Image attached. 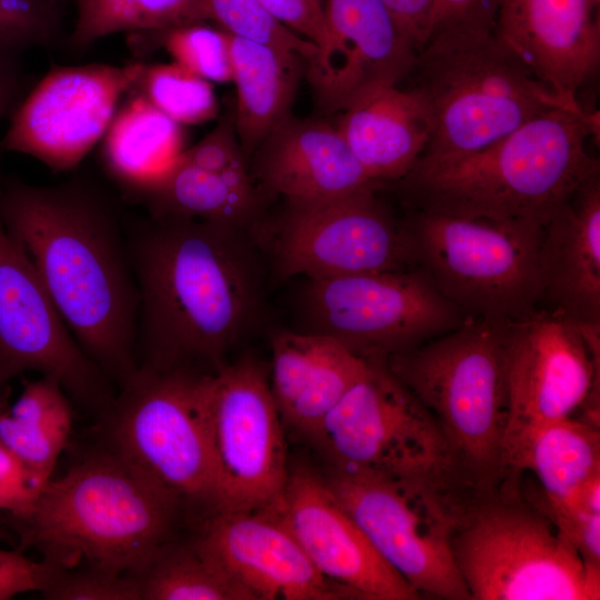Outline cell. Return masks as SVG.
I'll list each match as a JSON object with an SVG mask.
<instances>
[{"label":"cell","mask_w":600,"mask_h":600,"mask_svg":"<svg viewBox=\"0 0 600 600\" xmlns=\"http://www.w3.org/2000/svg\"><path fill=\"white\" fill-rule=\"evenodd\" d=\"M124 228L139 298L138 367L217 372L262 311L247 229L149 214Z\"/></svg>","instance_id":"6da1fadb"},{"label":"cell","mask_w":600,"mask_h":600,"mask_svg":"<svg viewBox=\"0 0 600 600\" xmlns=\"http://www.w3.org/2000/svg\"><path fill=\"white\" fill-rule=\"evenodd\" d=\"M0 213L91 361L121 387L137 370L138 288L126 228L93 184L1 179Z\"/></svg>","instance_id":"7a4b0ae2"},{"label":"cell","mask_w":600,"mask_h":600,"mask_svg":"<svg viewBox=\"0 0 600 600\" xmlns=\"http://www.w3.org/2000/svg\"><path fill=\"white\" fill-rule=\"evenodd\" d=\"M599 111L549 110L493 143L440 162H417L399 190L414 209L544 227L590 177L599 159Z\"/></svg>","instance_id":"3957f363"},{"label":"cell","mask_w":600,"mask_h":600,"mask_svg":"<svg viewBox=\"0 0 600 600\" xmlns=\"http://www.w3.org/2000/svg\"><path fill=\"white\" fill-rule=\"evenodd\" d=\"M178 498L112 450H103L50 479L32 510L13 519L22 548H38L68 568L133 574L167 541Z\"/></svg>","instance_id":"277c9868"},{"label":"cell","mask_w":600,"mask_h":600,"mask_svg":"<svg viewBox=\"0 0 600 600\" xmlns=\"http://www.w3.org/2000/svg\"><path fill=\"white\" fill-rule=\"evenodd\" d=\"M402 82L420 99L432 124L418 162L472 153L556 108H583L540 81L493 31L433 32Z\"/></svg>","instance_id":"5b68a950"},{"label":"cell","mask_w":600,"mask_h":600,"mask_svg":"<svg viewBox=\"0 0 600 600\" xmlns=\"http://www.w3.org/2000/svg\"><path fill=\"white\" fill-rule=\"evenodd\" d=\"M509 322L467 318L456 329L384 361L436 419L476 493L494 491L509 480Z\"/></svg>","instance_id":"8992f818"},{"label":"cell","mask_w":600,"mask_h":600,"mask_svg":"<svg viewBox=\"0 0 600 600\" xmlns=\"http://www.w3.org/2000/svg\"><path fill=\"white\" fill-rule=\"evenodd\" d=\"M471 600H594L600 568L587 562L516 481L466 503L452 537Z\"/></svg>","instance_id":"52a82bcc"},{"label":"cell","mask_w":600,"mask_h":600,"mask_svg":"<svg viewBox=\"0 0 600 600\" xmlns=\"http://www.w3.org/2000/svg\"><path fill=\"white\" fill-rule=\"evenodd\" d=\"M402 226L414 268L467 318L516 321L541 309L542 226L420 209Z\"/></svg>","instance_id":"ba28073f"},{"label":"cell","mask_w":600,"mask_h":600,"mask_svg":"<svg viewBox=\"0 0 600 600\" xmlns=\"http://www.w3.org/2000/svg\"><path fill=\"white\" fill-rule=\"evenodd\" d=\"M311 443L329 468L422 481L451 493H474L436 419L384 361H368Z\"/></svg>","instance_id":"9c48e42d"},{"label":"cell","mask_w":600,"mask_h":600,"mask_svg":"<svg viewBox=\"0 0 600 600\" xmlns=\"http://www.w3.org/2000/svg\"><path fill=\"white\" fill-rule=\"evenodd\" d=\"M207 377L139 367L106 409L110 450L184 503L217 510Z\"/></svg>","instance_id":"30bf717a"},{"label":"cell","mask_w":600,"mask_h":600,"mask_svg":"<svg viewBox=\"0 0 600 600\" xmlns=\"http://www.w3.org/2000/svg\"><path fill=\"white\" fill-rule=\"evenodd\" d=\"M323 477L378 554L420 597L471 600L452 552V537L471 494L334 468Z\"/></svg>","instance_id":"8fae6325"},{"label":"cell","mask_w":600,"mask_h":600,"mask_svg":"<svg viewBox=\"0 0 600 600\" xmlns=\"http://www.w3.org/2000/svg\"><path fill=\"white\" fill-rule=\"evenodd\" d=\"M299 308V330L367 361H386L467 319L418 268L306 279Z\"/></svg>","instance_id":"7c38bea8"},{"label":"cell","mask_w":600,"mask_h":600,"mask_svg":"<svg viewBox=\"0 0 600 600\" xmlns=\"http://www.w3.org/2000/svg\"><path fill=\"white\" fill-rule=\"evenodd\" d=\"M600 324L564 319L546 309L510 321L508 330L509 478L528 439L568 418L599 422Z\"/></svg>","instance_id":"4fadbf2b"},{"label":"cell","mask_w":600,"mask_h":600,"mask_svg":"<svg viewBox=\"0 0 600 600\" xmlns=\"http://www.w3.org/2000/svg\"><path fill=\"white\" fill-rule=\"evenodd\" d=\"M207 397L217 470L216 511L273 507L289 467L284 427L262 366L247 357L227 363L208 374Z\"/></svg>","instance_id":"5bb4252c"},{"label":"cell","mask_w":600,"mask_h":600,"mask_svg":"<svg viewBox=\"0 0 600 600\" xmlns=\"http://www.w3.org/2000/svg\"><path fill=\"white\" fill-rule=\"evenodd\" d=\"M376 192L286 203L269 240L277 277L309 279L414 268L403 226Z\"/></svg>","instance_id":"9a60e30c"},{"label":"cell","mask_w":600,"mask_h":600,"mask_svg":"<svg viewBox=\"0 0 600 600\" xmlns=\"http://www.w3.org/2000/svg\"><path fill=\"white\" fill-rule=\"evenodd\" d=\"M143 66L52 68L11 112L0 150L30 156L54 171L76 168L101 141Z\"/></svg>","instance_id":"2e32d148"},{"label":"cell","mask_w":600,"mask_h":600,"mask_svg":"<svg viewBox=\"0 0 600 600\" xmlns=\"http://www.w3.org/2000/svg\"><path fill=\"white\" fill-rule=\"evenodd\" d=\"M27 371L57 377L91 407L106 410L113 399L110 380L70 332L0 213V389Z\"/></svg>","instance_id":"e0dca14e"},{"label":"cell","mask_w":600,"mask_h":600,"mask_svg":"<svg viewBox=\"0 0 600 600\" xmlns=\"http://www.w3.org/2000/svg\"><path fill=\"white\" fill-rule=\"evenodd\" d=\"M264 510L291 532L324 578L348 590L356 599L421 598L378 554L322 474L307 467L289 468L279 501Z\"/></svg>","instance_id":"ac0fdd59"},{"label":"cell","mask_w":600,"mask_h":600,"mask_svg":"<svg viewBox=\"0 0 600 600\" xmlns=\"http://www.w3.org/2000/svg\"><path fill=\"white\" fill-rule=\"evenodd\" d=\"M324 38L308 60L319 107L341 112L379 84H400L417 50L381 0H326Z\"/></svg>","instance_id":"d6986e66"},{"label":"cell","mask_w":600,"mask_h":600,"mask_svg":"<svg viewBox=\"0 0 600 600\" xmlns=\"http://www.w3.org/2000/svg\"><path fill=\"white\" fill-rule=\"evenodd\" d=\"M192 543L254 600L356 599L314 568L291 532L268 510L211 512Z\"/></svg>","instance_id":"ffe728a7"},{"label":"cell","mask_w":600,"mask_h":600,"mask_svg":"<svg viewBox=\"0 0 600 600\" xmlns=\"http://www.w3.org/2000/svg\"><path fill=\"white\" fill-rule=\"evenodd\" d=\"M493 32L559 97L581 104L600 69V0H501Z\"/></svg>","instance_id":"44dd1931"},{"label":"cell","mask_w":600,"mask_h":600,"mask_svg":"<svg viewBox=\"0 0 600 600\" xmlns=\"http://www.w3.org/2000/svg\"><path fill=\"white\" fill-rule=\"evenodd\" d=\"M260 186L286 203L342 199L378 190L336 124L288 118L254 151Z\"/></svg>","instance_id":"7402d4cb"},{"label":"cell","mask_w":600,"mask_h":600,"mask_svg":"<svg viewBox=\"0 0 600 600\" xmlns=\"http://www.w3.org/2000/svg\"><path fill=\"white\" fill-rule=\"evenodd\" d=\"M538 270L546 310L600 324V172L544 224Z\"/></svg>","instance_id":"603a6c76"},{"label":"cell","mask_w":600,"mask_h":600,"mask_svg":"<svg viewBox=\"0 0 600 600\" xmlns=\"http://www.w3.org/2000/svg\"><path fill=\"white\" fill-rule=\"evenodd\" d=\"M271 354L269 381L282 424L309 442L368 367L337 340L299 329L274 332Z\"/></svg>","instance_id":"cb8c5ba5"},{"label":"cell","mask_w":600,"mask_h":600,"mask_svg":"<svg viewBox=\"0 0 600 600\" xmlns=\"http://www.w3.org/2000/svg\"><path fill=\"white\" fill-rule=\"evenodd\" d=\"M340 113L337 128L367 176L381 184L409 173L431 138L424 106L399 84L369 88Z\"/></svg>","instance_id":"d4e9b609"},{"label":"cell","mask_w":600,"mask_h":600,"mask_svg":"<svg viewBox=\"0 0 600 600\" xmlns=\"http://www.w3.org/2000/svg\"><path fill=\"white\" fill-rule=\"evenodd\" d=\"M152 217H176L248 229L259 194L252 176L199 168L179 156L156 178L127 193Z\"/></svg>","instance_id":"484cf974"},{"label":"cell","mask_w":600,"mask_h":600,"mask_svg":"<svg viewBox=\"0 0 600 600\" xmlns=\"http://www.w3.org/2000/svg\"><path fill=\"white\" fill-rule=\"evenodd\" d=\"M229 36L231 82L237 93L233 116L243 154L251 156L262 141L290 118L299 57L267 44ZM301 59V58H300Z\"/></svg>","instance_id":"4316f807"},{"label":"cell","mask_w":600,"mask_h":600,"mask_svg":"<svg viewBox=\"0 0 600 600\" xmlns=\"http://www.w3.org/2000/svg\"><path fill=\"white\" fill-rule=\"evenodd\" d=\"M531 471L540 484L537 500L561 507L580 499L600 477L599 423L583 417L563 419L538 429L517 457L511 478Z\"/></svg>","instance_id":"83f0119b"},{"label":"cell","mask_w":600,"mask_h":600,"mask_svg":"<svg viewBox=\"0 0 600 600\" xmlns=\"http://www.w3.org/2000/svg\"><path fill=\"white\" fill-rule=\"evenodd\" d=\"M129 92L100 141L103 167L126 194L156 178L184 149L181 124Z\"/></svg>","instance_id":"f1b7e54d"},{"label":"cell","mask_w":600,"mask_h":600,"mask_svg":"<svg viewBox=\"0 0 600 600\" xmlns=\"http://www.w3.org/2000/svg\"><path fill=\"white\" fill-rule=\"evenodd\" d=\"M71 428V404L54 376L27 381L11 408L0 411V443L46 483Z\"/></svg>","instance_id":"f546056e"},{"label":"cell","mask_w":600,"mask_h":600,"mask_svg":"<svg viewBox=\"0 0 600 600\" xmlns=\"http://www.w3.org/2000/svg\"><path fill=\"white\" fill-rule=\"evenodd\" d=\"M131 576L139 583L141 600H254L192 542L167 541Z\"/></svg>","instance_id":"4dcf8cb0"},{"label":"cell","mask_w":600,"mask_h":600,"mask_svg":"<svg viewBox=\"0 0 600 600\" xmlns=\"http://www.w3.org/2000/svg\"><path fill=\"white\" fill-rule=\"evenodd\" d=\"M69 48L87 49L118 32H161L208 21L204 0H74Z\"/></svg>","instance_id":"1f68e13d"},{"label":"cell","mask_w":600,"mask_h":600,"mask_svg":"<svg viewBox=\"0 0 600 600\" xmlns=\"http://www.w3.org/2000/svg\"><path fill=\"white\" fill-rule=\"evenodd\" d=\"M130 91L181 126L204 123L219 110L212 83L174 62L144 63Z\"/></svg>","instance_id":"d6a6232c"},{"label":"cell","mask_w":600,"mask_h":600,"mask_svg":"<svg viewBox=\"0 0 600 600\" xmlns=\"http://www.w3.org/2000/svg\"><path fill=\"white\" fill-rule=\"evenodd\" d=\"M208 20L230 36L267 44L306 61L318 47L278 21L258 0H204Z\"/></svg>","instance_id":"836d02e7"},{"label":"cell","mask_w":600,"mask_h":600,"mask_svg":"<svg viewBox=\"0 0 600 600\" xmlns=\"http://www.w3.org/2000/svg\"><path fill=\"white\" fill-rule=\"evenodd\" d=\"M173 62L211 82H231L229 36L204 22L159 32Z\"/></svg>","instance_id":"e575fe53"},{"label":"cell","mask_w":600,"mask_h":600,"mask_svg":"<svg viewBox=\"0 0 600 600\" xmlns=\"http://www.w3.org/2000/svg\"><path fill=\"white\" fill-rule=\"evenodd\" d=\"M61 0H0V54L51 47L61 33Z\"/></svg>","instance_id":"d590c367"},{"label":"cell","mask_w":600,"mask_h":600,"mask_svg":"<svg viewBox=\"0 0 600 600\" xmlns=\"http://www.w3.org/2000/svg\"><path fill=\"white\" fill-rule=\"evenodd\" d=\"M49 600H141L140 587L131 574L91 568H63L41 592Z\"/></svg>","instance_id":"8d00e7d4"},{"label":"cell","mask_w":600,"mask_h":600,"mask_svg":"<svg viewBox=\"0 0 600 600\" xmlns=\"http://www.w3.org/2000/svg\"><path fill=\"white\" fill-rule=\"evenodd\" d=\"M537 506L587 562L600 568V478L593 480L581 498L570 504L543 507L537 503Z\"/></svg>","instance_id":"74e56055"},{"label":"cell","mask_w":600,"mask_h":600,"mask_svg":"<svg viewBox=\"0 0 600 600\" xmlns=\"http://www.w3.org/2000/svg\"><path fill=\"white\" fill-rule=\"evenodd\" d=\"M179 157L207 170L251 176L236 133L233 117L222 118L211 132L196 144L184 148Z\"/></svg>","instance_id":"f35d334b"},{"label":"cell","mask_w":600,"mask_h":600,"mask_svg":"<svg viewBox=\"0 0 600 600\" xmlns=\"http://www.w3.org/2000/svg\"><path fill=\"white\" fill-rule=\"evenodd\" d=\"M46 484L0 443V510L7 511L12 519L26 517L34 507Z\"/></svg>","instance_id":"ab89813d"},{"label":"cell","mask_w":600,"mask_h":600,"mask_svg":"<svg viewBox=\"0 0 600 600\" xmlns=\"http://www.w3.org/2000/svg\"><path fill=\"white\" fill-rule=\"evenodd\" d=\"M63 568L68 567L50 557L34 561L20 551L0 549V600L42 592Z\"/></svg>","instance_id":"60d3db41"},{"label":"cell","mask_w":600,"mask_h":600,"mask_svg":"<svg viewBox=\"0 0 600 600\" xmlns=\"http://www.w3.org/2000/svg\"><path fill=\"white\" fill-rule=\"evenodd\" d=\"M500 3L501 0H437L429 37L449 28L493 31Z\"/></svg>","instance_id":"b9f144b4"},{"label":"cell","mask_w":600,"mask_h":600,"mask_svg":"<svg viewBox=\"0 0 600 600\" xmlns=\"http://www.w3.org/2000/svg\"><path fill=\"white\" fill-rule=\"evenodd\" d=\"M283 26L318 48L324 38L323 7L314 0H258Z\"/></svg>","instance_id":"7bdbcfd3"},{"label":"cell","mask_w":600,"mask_h":600,"mask_svg":"<svg viewBox=\"0 0 600 600\" xmlns=\"http://www.w3.org/2000/svg\"><path fill=\"white\" fill-rule=\"evenodd\" d=\"M417 52L427 42L437 0H381Z\"/></svg>","instance_id":"ee69618b"},{"label":"cell","mask_w":600,"mask_h":600,"mask_svg":"<svg viewBox=\"0 0 600 600\" xmlns=\"http://www.w3.org/2000/svg\"><path fill=\"white\" fill-rule=\"evenodd\" d=\"M27 87L19 57L0 54V119L11 114L26 96Z\"/></svg>","instance_id":"f6af8a7d"},{"label":"cell","mask_w":600,"mask_h":600,"mask_svg":"<svg viewBox=\"0 0 600 600\" xmlns=\"http://www.w3.org/2000/svg\"><path fill=\"white\" fill-rule=\"evenodd\" d=\"M314 1H317L319 4L323 7V0H314Z\"/></svg>","instance_id":"bcb514c9"},{"label":"cell","mask_w":600,"mask_h":600,"mask_svg":"<svg viewBox=\"0 0 600 600\" xmlns=\"http://www.w3.org/2000/svg\"><path fill=\"white\" fill-rule=\"evenodd\" d=\"M2 537H3V533L0 531V538H2Z\"/></svg>","instance_id":"7dc6e473"}]
</instances>
